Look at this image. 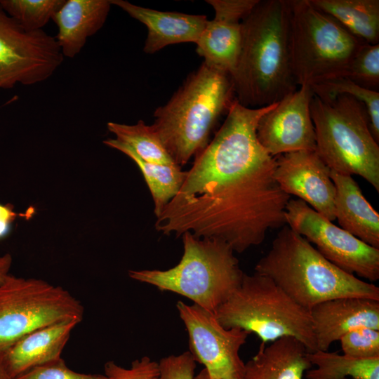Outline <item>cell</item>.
<instances>
[{
    "mask_svg": "<svg viewBox=\"0 0 379 379\" xmlns=\"http://www.w3.org/2000/svg\"><path fill=\"white\" fill-rule=\"evenodd\" d=\"M104 144L117 149L131 159L140 170L154 202V213L157 218L166 205L179 192L187 175L176 164H159L146 162L138 157L131 149L115 139H107Z\"/></svg>",
    "mask_w": 379,
    "mask_h": 379,
    "instance_id": "cell-23",
    "label": "cell"
},
{
    "mask_svg": "<svg viewBox=\"0 0 379 379\" xmlns=\"http://www.w3.org/2000/svg\"><path fill=\"white\" fill-rule=\"evenodd\" d=\"M319 97L347 95L360 101L366 107L369 128L376 142H379V92L361 87L345 77H336L310 86Z\"/></svg>",
    "mask_w": 379,
    "mask_h": 379,
    "instance_id": "cell-26",
    "label": "cell"
},
{
    "mask_svg": "<svg viewBox=\"0 0 379 379\" xmlns=\"http://www.w3.org/2000/svg\"><path fill=\"white\" fill-rule=\"evenodd\" d=\"M289 0H259L241 21V41L231 74L239 102L249 108L280 101L298 87L291 62Z\"/></svg>",
    "mask_w": 379,
    "mask_h": 379,
    "instance_id": "cell-2",
    "label": "cell"
},
{
    "mask_svg": "<svg viewBox=\"0 0 379 379\" xmlns=\"http://www.w3.org/2000/svg\"><path fill=\"white\" fill-rule=\"evenodd\" d=\"M111 5L110 0H65L52 18L64 57L72 58L80 53L87 39L105 24Z\"/></svg>",
    "mask_w": 379,
    "mask_h": 379,
    "instance_id": "cell-19",
    "label": "cell"
},
{
    "mask_svg": "<svg viewBox=\"0 0 379 379\" xmlns=\"http://www.w3.org/2000/svg\"><path fill=\"white\" fill-rule=\"evenodd\" d=\"M160 379H194L196 361L187 351L178 355H170L159 362Z\"/></svg>",
    "mask_w": 379,
    "mask_h": 379,
    "instance_id": "cell-32",
    "label": "cell"
},
{
    "mask_svg": "<svg viewBox=\"0 0 379 379\" xmlns=\"http://www.w3.org/2000/svg\"><path fill=\"white\" fill-rule=\"evenodd\" d=\"M335 187V218L340 227L379 249V214L363 195L351 175L331 171Z\"/></svg>",
    "mask_w": 379,
    "mask_h": 379,
    "instance_id": "cell-20",
    "label": "cell"
},
{
    "mask_svg": "<svg viewBox=\"0 0 379 379\" xmlns=\"http://www.w3.org/2000/svg\"><path fill=\"white\" fill-rule=\"evenodd\" d=\"M306 356L316 366L306 371L307 379H379V358L360 359L321 350L307 352Z\"/></svg>",
    "mask_w": 379,
    "mask_h": 379,
    "instance_id": "cell-24",
    "label": "cell"
},
{
    "mask_svg": "<svg viewBox=\"0 0 379 379\" xmlns=\"http://www.w3.org/2000/svg\"><path fill=\"white\" fill-rule=\"evenodd\" d=\"M330 173L331 170L316 151H298L275 157L274 178L280 188L333 221L335 187Z\"/></svg>",
    "mask_w": 379,
    "mask_h": 379,
    "instance_id": "cell-14",
    "label": "cell"
},
{
    "mask_svg": "<svg viewBox=\"0 0 379 379\" xmlns=\"http://www.w3.org/2000/svg\"><path fill=\"white\" fill-rule=\"evenodd\" d=\"M313 95L310 86H300L261 116L257 124L256 136L270 156L316 151V135L310 109Z\"/></svg>",
    "mask_w": 379,
    "mask_h": 379,
    "instance_id": "cell-13",
    "label": "cell"
},
{
    "mask_svg": "<svg viewBox=\"0 0 379 379\" xmlns=\"http://www.w3.org/2000/svg\"><path fill=\"white\" fill-rule=\"evenodd\" d=\"M15 379H109L105 375L80 373L69 368L62 357L36 366Z\"/></svg>",
    "mask_w": 379,
    "mask_h": 379,
    "instance_id": "cell-31",
    "label": "cell"
},
{
    "mask_svg": "<svg viewBox=\"0 0 379 379\" xmlns=\"http://www.w3.org/2000/svg\"><path fill=\"white\" fill-rule=\"evenodd\" d=\"M65 0H0L1 8L24 29L41 30Z\"/></svg>",
    "mask_w": 379,
    "mask_h": 379,
    "instance_id": "cell-27",
    "label": "cell"
},
{
    "mask_svg": "<svg viewBox=\"0 0 379 379\" xmlns=\"http://www.w3.org/2000/svg\"><path fill=\"white\" fill-rule=\"evenodd\" d=\"M309 311L317 350L328 351L333 342L359 328L379 330V300L338 298L319 302Z\"/></svg>",
    "mask_w": 379,
    "mask_h": 379,
    "instance_id": "cell-16",
    "label": "cell"
},
{
    "mask_svg": "<svg viewBox=\"0 0 379 379\" xmlns=\"http://www.w3.org/2000/svg\"><path fill=\"white\" fill-rule=\"evenodd\" d=\"M354 36L370 44H379L378 0H310Z\"/></svg>",
    "mask_w": 379,
    "mask_h": 379,
    "instance_id": "cell-22",
    "label": "cell"
},
{
    "mask_svg": "<svg viewBox=\"0 0 379 379\" xmlns=\"http://www.w3.org/2000/svg\"><path fill=\"white\" fill-rule=\"evenodd\" d=\"M104 370L109 379H160L159 363L146 356L132 361L129 368L109 361L105 364Z\"/></svg>",
    "mask_w": 379,
    "mask_h": 379,
    "instance_id": "cell-30",
    "label": "cell"
},
{
    "mask_svg": "<svg viewBox=\"0 0 379 379\" xmlns=\"http://www.w3.org/2000/svg\"><path fill=\"white\" fill-rule=\"evenodd\" d=\"M110 3L147 27L148 33L143 51L149 54L171 44H196L208 20L205 15L160 11L124 0H110Z\"/></svg>",
    "mask_w": 379,
    "mask_h": 379,
    "instance_id": "cell-17",
    "label": "cell"
},
{
    "mask_svg": "<svg viewBox=\"0 0 379 379\" xmlns=\"http://www.w3.org/2000/svg\"><path fill=\"white\" fill-rule=\"evenodd\" d=\"M285 218L288 227L340 270L371 281L379 279L378 248L336 226L299 199L288 201Z\"/></svg>",
    "mask_w": 379,
    "mask_h": 379,
    "instance_id": "cell-10",
    "label": "cell"
},
{
    "mask_svg": "<svg viewBox=\"0 0 379 379\" xmlns=\"http://www.w3.org/2000/svg\"><path fill=\"white\" fill-rule=\"evenodd\" d=\"M81 302L68 291L43 279L10 274L0 284V350L44 326L82 321Z\"/></svg>",
    "mask_w": 379,
    "mask_h": 379,
    "instance_id": "cell-9",
    "label": "cell"
},
{
    "mask_svg": "<svg viewBox=\"0 0 379 379\" xmlns=\"http://www.w3.org/2000/svg\"><path fill=\"white\" fill-rule=\"evenodd\" d=\"M270 109L233 102L212 140L194 157L179 192L157 218L159 232L218 239L240 253L286 224L291 196L274 180L275 157L256 136L258 120Z\"/></svg>",
    "mask_w": 379,
    "mask_h": 379,
    "instance_id": "cell-1",
    "label": "cell"
},
{
    "mask_svg": "<svg viewBox=\"0 0 379 379\" xmlns=\"http://www.w3.org/2000/svg\"><path fill=\"white\" fill-rule=\"evenodd\" d=\"M235 99L230 73L204 61L155 109L151 126L181 167L207 146L212 130Z\"/></svg>",
    "mask_w": 379,
    "mask_h": 379,
    "instance_id": "cell-3",
    "label": "cell"
},
{
    "mask_svg": "<svg viewBox=\"0 0 379 379\" xmlns=\"http://www.w3.org/2000/svg\"><path fill=\"white\" fill-rule=\"evenodd\" d=\"M12 256L8 253L0 256V284L10 275L9 271L12 265Z\"/></svg>",
    "mask_w": 379,
    "mask_h": 379,
    "instance_id": "cell-34",
    "label": "cell"
},
{
    "mask_svg": "<svg viewBox=\"0 0 379 379\" xmlns=\"http://www.w3.org/2000/svg\"><path fill=\"white\" fill-rule=\"evenodd\" d=\"M307 352L292 336L278 338L268 346L261 343L256 354L245 364L244 379H303L312 366Z\"/></svg>",
    "mask_w": 379,
    "mask_h": 379,
    "instance_id": "cell-21",
    "label": "cell"
},
{
    "mask_svg": "<svg viewBox=\"0 0 379 379\" xmlns=\"http://www.w3.org/2000/svg\"><path fill=\"white\" fill-rule=\"evenodd\" d=\"M367 89H379V44L364 43L343 77Z\"/></svg>",
    "mask_w": 379,
    "mask_h": 379,
    "instance_id": "cell-28",
    "label": "cell"
},
{
    "mask_svg": "<svg viewBox=\"0 0 379 379\" xmlns=\"http://www.w3.org/2000/svg\"><path fill=\"white\" fill-rule=\"evenodd\" d=\"M194 379H212L211 378L207 371L205 368L202 369L196 376H194Z\"/></svg>",
    "mask_w": 379,
    "mask_h": 379,
    "instance_id": "cell-36",
    "label": "cell"
},
{
    "mask_svg": "<svg viewBox=\"0 0 379 379\" xmlns=\"http://www.w3.org/2000/svg\"><path fill=\"white\" fill-rule=\"evenodd\" d=\"M63 60L55 37L26 31L0 6V89L44 81Z\"/></svg>",
    "mask_w": 379,
    "mask_h": 379,
    "instance_id": "cell-11",
    "label": "cell"
},
{
    "mask_svg": "<svg viewBox=\"0 0 379 379\" xmlns=\"http://www.w3.org/2000/svg\"><path fill=\"white\" fill-rule=\"evenodd\" d=\"M310 114L316 152L331 171L366 180L379 192V145L365 106L347 95H313Z\"/></svg>",
    "mask_w": 379,
    "mask_h": 379,
    "instance_id": "cell-6",
    "label": "cell"
},
{
    "mask_svg": "<svg viewBox=\"0 0 379 379\" xmlns=\"http://www.w3.org/2000/svg\"><path fill=\"white\" fill-rule=\"evenodd\" d=\"M0 379H15L7 370L4 360L3 350H0Z\"/></svg>",
    "mask_w": 379,
    "mask_h": 379,
    "instance_id": "cell-35",
    "label": "cell"
},
{
    "mask_svg": "<svg viewBox=\"0 0 379 379\" xmlns=\"http://www.w3.org/2000/svg\"><path fill=\"white\" fill-rule=\"evenodd\" d=\"M107 126L116 140L127 146L140 159L154 164H176L152 126L142 120L133 125L109 121Z\"/></svg>",
    "mask_w": 379,
    "mask_h": 379,
    "instance_id": "cell-25",
    "label": "cell"
},
{
    "mask_svg": "<svg viewBox=\"0 0 379 379\" xmlns=\"http://www.w3.org/2000/svg\"><path fill=\"white\" fill-rule=\"evenodd\" d=\"M176 307L189 338L190 352L212 379H244L245 363L239 350L250 334L239 328H225L213 312L178 300Z\"/></svg>",
    "mask_w": 379,
    "mask_h": 379,
    "instance_id": "cell-12",
    "label": "cell"
},
{
    "mask_svg": "<svg viewBox=\"0 0 379 379\" xmlns=\"http://www.w3.org/2000/svg\"><path fill=\"white\" fill-rule=\"evenodd\" d=\"M290 46L298 86L343 77L364 43L310 0H289Z\"/></svg>",
    "mask_w": 379,
    "mask_h": 379,
    "instance_id": "cell-8",
    "label": "cell"
},
{
    "mask_svg": "<svg viewBox=\"0 0 379 379\" xmlns=\"http://www.w3.org/2000/svg\"><path fill=\"white\" fill-rule=\"evenodd\" d=\"M343 354L355 359L379 358V330L361 327L351 331L340 340Z\"/></svg>",
    "mask_w": 379,
    "mask_h": 379,
    "instance_id": "cell-29",
    "label": "cell"
},
{
    "mask_svg": "<svg viewBox=\"0 0 379 379\" xmlns=\"http://www.w3.org/2000/svg\"><path fill=\"white\" fill-rule=\"evenodd\" d=\"M80 322L69 319L38 328L4 350V360L10 375L15 378L61 357L72 330Z\"/></svg>",
    "mask_w": 379,
    "mask_h": 379,
    "instance_id": "cell-18",
    "label": "cell"
},
{
    "mask_svg": "<svg viewBox=\"0 0 379 379\" xmlns=\"http://www.w3.org/2000/svg\"><path fill=\"white\" fill-rule=\"evenodd\" d=\"M20 214L14 210L11 204H0V240L7 237L12 227V224Z\"/></svg>",
    "mask_w": 379,
    "mask_h": 379,
    "instance_id": "cell-33",
    "label": "cell"
},
{
    "mask_svg": "<svg viewBox=\"0 0 379 379\" xmlns=\"http://www.w3.org/2000/svg\"><path fill=\"white\" fill-rule=\"evenodd\" d=\"M213 313L225 328H239L254 333L262 343L292 336L308 352L317 350L310 311L271 279L256 272L244 273L238 288Z\"/></svg>",
    "mask_w": 379,
    "mask_h": 379,
    "instance_id": "cell-7",
    "label": "cell"
},
{
    "mask_svg": "<svg viewBox=\"0 0 379 379\" xmlns=\"http://www.w3.org/2000/svg\"><path fill=\"white\" fill-rule=\"evenodd\" d=\"M259 0H207L215 17L207 20L196 43L204 62L232 74L239 55L241 21Z\"/></svg>",
    "mask_w": 379,
    "mask_h": 379,
    "instance_id": "cell-15",
    "label": "cell"
},
{
    "mask_svg": "<svg viewBox=\"0 0 379 379\" xmlns=\"http://www.w3.org/2000/svg\"><path fill=\"white\" fill-rule=\"evenodd\" d=\"M255 272L271 279L293 300L310 310L334 298L354 297L379 300V288L340 270L305 238L284 226Z\"/></svg>",
    "mask_w": 379,
    "mask_h": 379,
    "instance_id": "cell-4",
    "label": "cell"
},
{
    "mask_svg": "<svg viewBox=\"0 0 379 379\" xmlns=\"http://www.w3.org/2000/svg\"><path fill=\"white\" fill-rule=\"evenodd\" d=\"M179 263L166 270H129L128 276L161 291L181 295L214 312L240 285L244 272L232 248L215 238L182 235Z\"/></svg>",
    "mask_w": 379,
    "mask_h": 379,
    "instance_id": "cell-5",
    "label": "cell"
}]
</instances>
